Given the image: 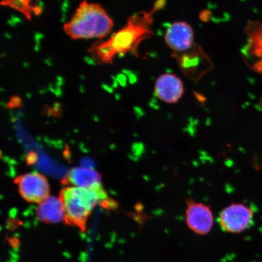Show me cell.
Wrapping results in <instances>:
<instances>
[{
	"label": "cell",
	"instance_id": "obj_11",
	"mask_svg": "<svg viewBox=\"0 0 262 262\" xmlns=\"http://www.w3.org/2000/svg\"><path fill=\"white\" fill-rule=\"evenodd\" d=\"M1 5L14 9L31 20L32 15L41 14V5L34 4V0H2Z\"/></svg>",
	"mask_w": 262,
	"mask_h": 262
},
{
	"label": "cell",
	"instance_id": "obj_12",
	"mask_svg": "<svg viewBox=\"0 0 262 262\" xmlns=\"http://www.w3.org/2000/svg\"><path fill=\"white\" fill-rule=\"evenodd\" d=\"M81 166L84 167V168L89 169H94L96 167V163H95L94 160L90 157H83L80 161Z\"/></svg>",
	"mask_w": 262,
	"mask_h": 262
},
{
	"label": "cell",
	"instance_id": "obj_14",
	"mask_svg": "<svg viewBox=\"0 0 262 262\" xmlns=\"http://www.w3.org/2000/svg\"><path fill=\"white\" fill-rule=\"evenodd\" d=\"M35 160H36L35 156H34V155L29 156V157L28 159V161L29 162V163H34Z\"/></svg>",
	"mask_w": 262,
	"mask_h": 262
},
{
	"label": "cell",
	"instance_id": "obj_8",
	"mask_svg": "<svg viewBox=\"0 0 262 262\" xmlns=\"http://www.w3.org/2000/svg\"><path fill=\"white\" fill-rule=\"evenodd\" d=\"M157 97L167 103H175L184 94V85L176 75L169 73L162 74L155 83Z\"/></svg>",
	"mask_w": 262,
	"mask_h": 262
},
{
	"label": "cell",
	"instance_id": "obj_3",
	"mask_svg": "<svg viewBox=\"0 0 262 262\" xmlns=\"http://www.w3.org/2000/svg\"><path fill=\"white\" fill-rule=\"evenodd\" d=\"M106 198L101 188L84 189L71 186L62 193L67 218L75 224H82L95 207Z\"/></svg>",
	"mask_w": 262,
	"mask_h": 262
},
{
	"label": "cell",
	"instance_id": "obj_5",
	"mask_svg": "<svg viewBox=\"0 0 262 262\" xmlns=\"http://www.w3.org/2000/svg\"><path fill=\"white\" fill-rule=\"evenodd\" d=\"M185 223L188 228L199 235L210 232L214 224V216L209 206L191 199L186 202Z\"/></svg>",
	"mask_w": 262,
	"mask_h": 262
},
{
	"label": "cell",
	"instance_id": "obj_10",
	"mask_svg": "<svg viewBox=\"0 0 262 262\" xmlns=\"http://www.w3.org/2000/svg\"><path fill=\"white\" fill-rule=\"evenodd\" d=\"M68 180L75 187L84 189L101 188V176L94 169L76 167L69 172Z\"/></svg>",
	"mask_w": 262,
	"mask_h": 262
},
{
	"label": "cell",
	"instance_id": "obj_2",
	"mask_svg": "<svg viewBox=\"0 0 262 262\" xmlns=\"http://www.w3.org/2000/svg\"><path fill=\"white\" fill-rule=\"evenodd\" d=\"M113 27L112 18L100 5L83 0L63 30L73 40L102 39Z\"/></svg>",
	"mask_w": 262,
	"mask_h": 262
},
{
	"label": "cell",
	"instance_id": "obj_13",
	"mask_svg": "<svg viewBox=\"0 0 262 262\" xmlns=\"http://www.w3.org/2000/svg\"><path fill=\"white\" fill-rule=\"evenodd\" d=\"M123 80H125V78L123 76V75H119V76L117 78V81L119 82L122 85H123L124 81Z\"/></svg>",
	"mask_w": 262,
	"mask_h": 262
},
{
	"label": "cell",
	"instance_id": "obj_15",
	"mask_svg": "<svg viewBox=\"0 0 262 262\" xmlns=\"http://www.w3.org/2000/svg\"><path fill=\"white\" fill-rule=\"evenodd\" d=\"M103 86L104 87L103 88L104 90H106L107 91L110 92V93H111V92L113 91L112 88L106 86V85H103Z\"/></svg>",
	"mask_w": 262,
	"mask_h": 262
},
{
	"label": "cell",
	"instance_id": "obj_7",
	"mask_svg": "<svg viewBox=\"0 0 262 262\" xmlns=\"http://www.w3.org/2000/svg\"><path fill=\"white\" fill-rule=\"evenodd\" d=\"M19 193L26 201L40 203L49 194V186L47 179L33 172L19 177L17 180Z\"/></svg>",
	"mask_w": 262,
	"mask_h": 262
},
{
	"label": "cell",
	"instance_id": "obj_6",
	"mask_svg": "<svg viewBox=\"0 0 262 262\" xmlns=\"http://www.w3.org/2000/svg\"><path fill=\"white\" fill-rule=\"evenodd\" d=\"M165 41L173 54L185 53L196 45L194 30L185 21H176L170 25L165 32Z\"/></svg>",
	"mask_w": 262,
	"mask_h": 262
},
{
	"label": "cell",
	"instance_id": "obj_4",
	"mask_svg": "<svg viewBox=\"0 0 262 262\" xmlns=\"http://www.w3.org/2000/svg\"><path fill=\"white\" fill-rule=\"evenodd\" d=\"M254 219V212L250 206L242 203H234L222 209L217 221L224 232L238 234L250 228Z\"/></svg>",
	"mask_w": 262,
	"mask_h": 262
},
{
	"label": "cell",
	"instance_id": "obj_9",
	"mask_svg": "<svg viewBox=\"0 0 262 262\" xmlns=\"http://www.w3.org/2000/svg\"><path fill=\"white\" fill-rule=\"evenodd\" d=\"M37 215L39 220L58 224L67 218L63 199L55 196H48L38 203Z\"/></svg>",
	"mask_w": 262,
	"mask_h": 262
},
{
	"label": "cell",
	"instance_id": "obj_1",
	"mask_svg": "<svg viewBox=\"0 0 262 262\" xmlns=\"http://www.w3.org/2000/svg\"><path fill=\"white\" fill-rule=\"evenodd\" d=\"M166 0H156L151 10L140 11L130 16L125 26L114 33L106 41H97L88 49L94 60L111 63L116 55L127 54L138 55L139 46L154 35V15L165 5Z\"/></svg>",
	"mask_w": 262,
	"mask_h": 262
}]
</instances>
